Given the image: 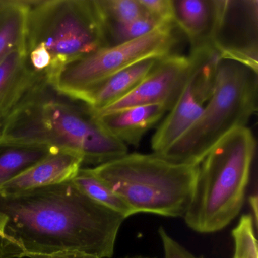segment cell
<instances>
[{"instance_id":"obj_1","label":"cell","mask_w":258,"mask_h":258,"mask_svg":"<svg viewBox=\"0 0 258 258\" xmlns=\"http://www.w3.org/2000/svg\"><path fill=\"white\" fill-rule=\"evenodd\" d=\"M0 258H111L126 217L73 181L0 195Z\"/></svg>"},{"instance_id":"obj_2","label":"cell","mask_w":258,"mask_h":258,"mask_svg":"<svg viewBox=\"0 0 258 258\" xmlns=\"http://www.w3.org/2000/svg\"><path fill=\"white\" fill-rule=\"evenodd\" d=\"M0 141L79 152L84 165L97 167L128 153V147L102 126L82 102L50 86L31 96L1 123Z\"/></svg>"},{"instance_id":"obj_3","label":"cell","mask_w":258,"mask_h":258,"mask_svg":"<svg viewBox=\"0 0 258 258\" xmlns=\"http://www.w3.org/2000/svg\"><path fill=\"white\" fill-rule=\"evenodd\" d=\"M256 143L247 126L238 128L217 143L199 165L192 199L183 216L199 233L226 228L244 205Z\"/></svg>"},{"instance_id":"obj_4","label":"cell","mask_w":258,"mask_h":258,"mask_svg":"<svg viewBox=\"0 0 258 258\" xmlns=\"http://www.w3.org/2000/svg\"><path fill=\"white\" fill-rule=\"evenodd\" d=\"M91 169L134 214L183 217L192 199L199 165L176 164L154 153H127Z\"/></svg>"},{"instance_id":"obj_5","label":"cell","mask_w":258,"mask_h":258,"mask_svg":"<svg viewBox=\"0 0 258 258\" xmlns=\"http://www.w3.org/2000/svg\"><path fill=\"white\" fill-rule=\"evenodd\" d=\"M257 93L258 72L222 59L215 90L200 117L158 156L176 164L199 165L226 136L247 126L257 111Z\"/></svg>"},{"instance_id":"obj_6","label":"cell","mask_w":258,"mask_h":258,"mask_svg":"<svg viewBox=\"0 0 258 258\" xmlns=\"http://www.w3.org/2000/svg\"><path fill=\"white\" fill-rule=\"evenodd\" d=\"M25 44L49 54V85L66 64L109 46L96 0H29Z\"/></svg>"},{"instance_id":"obj_7","label":"cell","mask_w":258,"mask_h":258,"mask_svg":"<svg viewBox=\"0 0 258 258\" xmlns=\"http://www.w3.org/2000/svg\"><path fill=\"white\" fill-rule=\"evenodd\" d=\"M174 24L160 25L149 34L127 43L103 48L64 66L49 86L57 93L77 100L89 90L120 71L148 58L173 54L179 43Z\"/></svg>"},{"instance_id":"obj_8","label":"cell","mask_w":258,"mask_h":258,"mask_svg":"<svg viewBox=\"0 0 258 258\" xmlns=\"http://www.w3.org/2000/svg\"><path fill=\"white\" fill-rule=\"evenodd\" d=\"M257 0H221L212 46L222 59L258 72Z\"/></svg>"},{"instance_id":"obj_9","label":"cell","mask_w":258,"mask_h":258,"mask_svg":"<svg viewBox=\"0 0 258 258\" xmlns=\"http://www.w3.org/2000/svg\"><path fill=\"white\" fill-rule=\"evenodd\" d=\"M188 56L172 54L158 60L152 72L124 97L93 114L112 112L137 105L159 104L170 111L182 94L188 77Z\"/></svg>"},{"instance_id":"obj_10","label":"cell","mask_w":258,"mask_h":258,"mask_svg":"<svg viewBox=\"0 0 258 258\" xmlns=\"http://www.w3.org/2000/svg\"><path fill=\"white\" fill-rule=\"evenodd\" d=\"M28 62L26 47L15 49L0 61V123L31 96L49 87Z\"/></svg>"},{"instance_id":"obj_11","label":"cell","mask_w":258,"mask_h":258,"mask_svg":"<svg viewBox=\"0 0 258 258\" xmlns=\"http://www.w3.org/2000/svg\"><path fill=\"white\" fill-rule=\"evenodd\" d=\"M84 166V157L53 148L46 156L0 187V195L13 194L72 180Z\"/></svg>"},{"instance_id":"obj_12","label":"cell","mask_w":258,"mask_h":258,"mask_svg":"<svg viewBox=\"0 0 258 258\" xmlns=\"http://www.w3.org/2000/svg\"><path fill=\"white\" fill-rule=\"evenodd\" d=\"M173 23L189 41L191 49L212 46L221 0H172Z\"/></svg>"},{"instance_id":"obj_13","label":"cell","mask_w":258,"mask_h":258,"mask_svg":"<svg viewBox=\"0 0 258 258\" xmlns=\"http://www.w3.org/2000/svg\"><path fill=\"white\" fill-rule=\"evenodd\" d=\"M167 110L159 104L137 105L105 114H93L111 136L127 146H138Z\"/></svg>"},{"instance_id":"obj_14","label":"cell","mask_w":258,"mask_h":258,"mask_svg":"<svg viewBox=\"0 0 258 258\" xmlns=\"http://www.w3.org/2000/svg\"><path fill=\"white\" fill-rule=\"evenodd\" d=\"M159 59L148 58L132 64L89 90L76 101L93 111L103 109L133 91L152 72Z\"/></svg>"},{"instance_id":"obj_15","label":"cell","mask_w":258,"mask_h":258,"mask_svg":"<svg viewBox=\"0 0 258 258\" xmlns=\"http://www.w3.org/2000/svg\"><path fill=\"white\" fill-rule=\"evenodd\" d=\"M203 108L204 105L195 96L187 81L177 102L152 137L151 147L153 153L160 155L182 137L199 118Z\"/></svg>"},{"instance_id":"obj_16","label":"cell","mask_w":258,"mask_h":258,"mask_svg":"<svg viewBox=\"0 0 258 258\" xmlns=\"http://www.w3.org/2000/svg\"><path fill=\"white\" fill-rule=\"evenodd\" d=\"M188 84L198 100L205 105L214 93L219 67L222 61L220 53L211 45L190 49Z\"/></svg>"},{"instance_id":"obj_17","label":"cell","mask_w":258,"mask_h":258,"mask_svg":"<svg viewBox=\"0 0 258 258\" xmlns=\"http://www.w3.org/2000/svg\"><path fill=\"white\" fill-rule=\"evenodd\" d=\"M29 0H0V61L15 49L26 47Z\"/></svg>"},{"instance_id":"obj_18","label":"cell","mask_w":258,"mask_h":258,"mask_svg":"<svg viewBox=\"0 0 258 258\" xmlns=\"http://www.w3.org/2000/svg\"><path fill=\"white\" fill-rule=\"evenodd\" d=\"M52 149L0 141V187L43 159Z\"/></svg>"},{"instance_id":"obj_19","label":"cell","mask_w":258,"mask_h":258,"mask_svg":"<svg viewBox=\"0 0 258 258\" xmlns=\"http://www.w3.org/2000/svg\"><path fill=\"white\" fill-rule=\"evenodd\" d=\"M72 181L90 199L122 214L126 218L135 214L117 193L93 173L91 167H81Z\"/></svg>"},{"instance_id":"obj_20","label":"cell","mask_w":258,"mask_h":258,"mask_svg":"<svg viewBox=\"0 0 258 258\" xmlns=\"http://www.w3.org/2000/svg\"><path fill=\"white\" fill-rule=\"evenodd\" d=\"M160 25H162L146 15L130 22L105 25V29L108 45L111 46L140 38Z\"/></svg>"},{"instance_id":"obj_21","label":"cell","mask_w":258,"mask_h":258,"mask_svg":"<svg viewBox=\"0 0 258 258\" xmlns=\"http://www.w3.org/2000/svg\"><path fill=\"white\" fill-rule=\"evenodd\" d=\"M104 26L130 22L146 16L139 0H96Z\"/></svg>"},{"instance_id":"obj_22","label":"cell","mask_w":258,"mask_h":258,"mask_svg":"<svg viewBox=\"0 0 258 258\" xmlns=\"http://www.w3.org/2000/svg\"><path fill=\"white\" fill-rule=\"evenodd\" d=\"M253 217L250 214L241 216L232 236L235 244L232 258H258L257 241Z\"/></svg>"},{"instance_id":"obj_23","label":"cell","mask_w":258,"mask_h":258,"mask_svg":"<svg viewBox=\"0 0 258 258\" xmlns=\"http://www.w3.org/2000/svg\"><path fill=\"white\" fill-rule=\"evenodd\" d=\"M139 2L148 16L160 25L173 23L172 0H139Z\"/></svg>"},{"instance_id":"obj_24","label":"cell","mask_w":258,"mask_h":258,"mask_svg":"<svg viewBox=\"0 0 258 258\" xmlns=\"http://www.w3.org/2000/svg\"><path fill=\"white\" fill-rule=\"evenodd\" d=\"M158 234L162 242L164 258H203L192 254L182 244L173 239L163 226H160Z\"/></svg>"},{"instance_id":"obj_25","label":"cell","mask_w":258,"mask_h":258,"mask_svg":"<svg viewBox=\"0 0 258 258\" xmlns=\"http://www.w3.org/2000/svg\"><path fill=\"white\" fill-rule=\"evenodd\" d=\"M250 205L252 206V209L253 210V219L254 220L255 224L257 226V197L256 196H252L250 197Z\"/></svg>"},{"instance_id":"obj_26","label":"cell","mask_w":258,"mask_h":258,"mask_svg":"<svg viewBox=\"0 0 258 258\" xmlns=\"http://www.w3.org/2000/svg\"><path fill=\"white\" fill-rule=\"evenodd\" d=\"M4 226H5V218L3 216H0V236L4 232Z\"/></svg>"},{"instance_id":"obj_27","label":"cell","mask_w":258,"mask_h":258,"mask_svg":"<svg viewBox=\"0 0 258 258\" xmlns=\"http://www.w3.org/2000/svg\"><path fill=\"white\" fill-rule=\"evenodd\" d=\"M121 258H157L154 256H143V255H135V256H126Z\"/></svg>"},{"instance_id":"obj_28","label":"cell","mask_w":258,"mask_h":258,"mask_svg":"<svg viewBox=\"0 0 258 258\" xmlns=\"http://www.w3.org/2000/svg\"><path fill=\"white\" fill-rule=\"evenodd\" d=\"M0 131H1V123H0Z\"/></svg>"}]
</instances>
